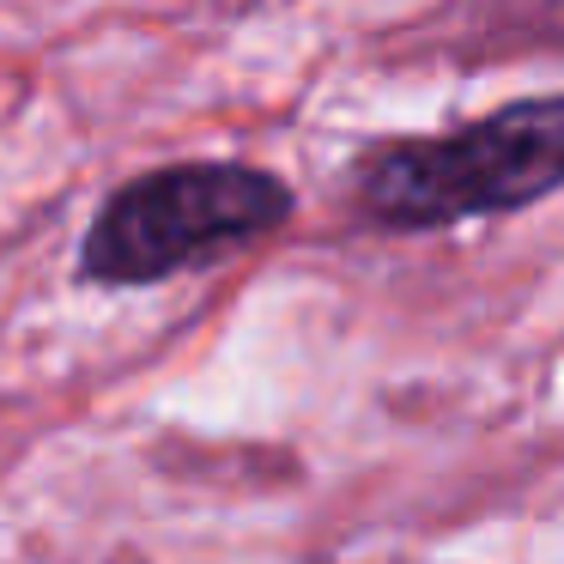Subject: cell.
Masks as SVG:
<instances>
[{"label":"cell","instance_id":"cell-1","mask_svg":"<svg viewBox=\"0 0 564 564\" xmlns=\"http://www.w3.org/2000/svg\"><path fill=\"white\" fill-rule=\"evenodd\" d=\"M564 176V104L552 91L503 104L437 140H394L358 159L352 200L382 231H437L546 200Z\"/></svg>","mask_w":564,"mask_h":564},{"label":"cell","instance_id":"cell-2","mask_svg":"<svg viewBox=\"0 0 564 564\" xmlns=\"http://www.w3.org/2000/svg\"><path fill=\"white\" fill-rule=\"evenodd\" d=\"M285 176L231 159H188L122 183L98 207L79 243V280L91 285H159L171 273L207 268L243 243H261L292 219Z\"/></svg>","mask_w":564,"mask_h":564}]
</instances>
